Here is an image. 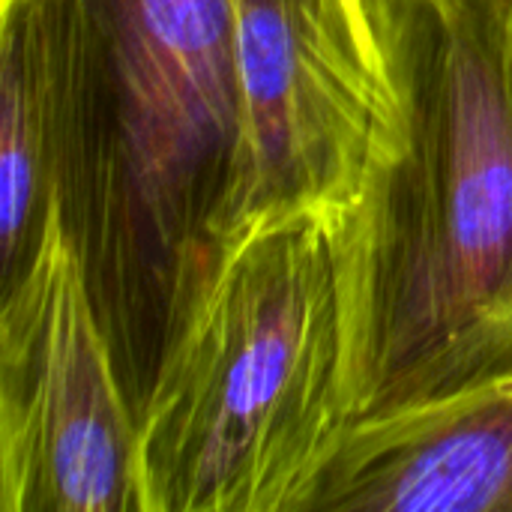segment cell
I'll list each match as a JSON object with an SVG mask.
<instances>
[{
	"label": "cell",
	"mask_w": 512,
	"mask_h": 512,
	"mask_svg": "<svg viewBox=\"0 0 512 512\" xmlns=\"http://www.w3.org/2000/svg\"><path fill=\"white\" fill-rule=\"evenodd\" d=\"M234 0H0L33 66L48 195L135 414L216 252L240 105Z\"/></svg>",
	"instance_id": "cell-1"
},
{
	"label": "cell",
	"mask_w": 512,
	"mask_h": 512,
	"mask_svg": "<svg viewBox=\"0 0 512 512\" xmlns=\"http://www.w3.org/2000/svg\"><path fill=\"white\" fill-rule=\"evenodd\" d=\"M369 351V195L225 234L138 411L141 512H309L363 417Z\"/></svg>",
	"instance_id": "cell-2"
},
{
	"label": "cell",
	"mask_w": 512,
	"mask_h": 512,
	"mask_svg": "<svg viewBox=\"0 0 512 512\" xmlns=\"http://www.w3.org/2000/svg\"><path fill=\"white\" fill-rule=\"evenodd\" d=\"M396 84L363 417L512 369V0H396Z\"/></svg>",
	"instance_id": "cell-3"
},
{
	"label": "cell",
	"mask_w": 512,
	"mask_h": 512,
	"mask_svg": "<svg viewBox=\"0 0 512 512\" xmlns=\"http://www.w3.org/2000/svg\"><path fill=\"white\" fill-rule=\"evenodd\" d=\"M240 132L216 243L258 216L363 204L402 147L396 69L339 0H234Z\"/></svg>",
	"instance_id": "cell-4"
},
{
	"label": "cell",
	"mask_w": 512,
	"mask_h": 512,
	"mask_svg": "<svg viewBox=\"0 0 512 512\" xmlns=\"http://www.w3.org/2000/svg\"><path fill=\"white\" fill-rule=\"evenodd\" d=\"M0 512H141L138 414L54 195L3 285Z\"/></svg>",
	"instance_id": "cell-5"
},
{
	"label": "cell",
	"mask_w": 512,
	"mask_h": 512,
	"mask_svg": "<svg viewBox=\"0 0 512 512\" xmlns=\"http://www.w3.org/2000/svg\"><path fill=\"white\" fill-rule=\"evenodd\" d=\"M309 512H512V369L360 417Z\"/></svg>",
	"instance_id": "cell-6"
},
{
	"label": "cell",
	"mask_w": 512,
	"mask_h": 512,
	"mask_svg": "<svg viewBox=\"0 0 512 512\" xmlns=\"http://www.w3.org/2000/svg\"><path fill=\"white\" fill-rule=\"evenodd\" d=\"M3 117H0V234L3 282L30 258L48 207L42 111L30 57L12 27H0Z\"/></svg>",
	"instance_id": "cell-7"
},
{
	"label": "cell",
	"mask_w": 512,
	"mask_h": 512,
	"mask_svg": "<svg viewBox=\"0 0 512 512\" xmlns=\"http://www.w3.org/2000/svg\"><path fill=\"white\" fill-rule=\"evenodd\" d=\"M372 51L396 69V0H339Z\"/></svg>",
	"instance_id": "cell-8"
}]
</instances>
